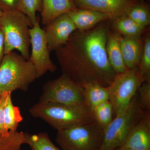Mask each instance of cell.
Listing matches in <instances>:
<instances>
[{
	"mask_svg": "<svg viewBox=\"0 0 150 150\" xmlns=\"http://www.w3.org/2000/svg\"><path fill=\"white\" fill-rule=\"evenodd\" d=\"M108 32L105 25H100L73 33L67 43L55 51L63 74L81 86L89 83L110 85L117 74L106 54Z\"/></svg>",
	"mask_w": 150,
	"mask_h": 150,
	"instance_id": "cell-1",
	"label": "cell"
},
{
	"mask_svg": "<svg viewBox=\"0 0 150 150\" xmlns=\"http://www.w3.org/2000/svg\"><path fill=\"white\" fill-rule=\"evenodd\" d=\"M29 111L33 117L42 119L58 131L95 121L91 110L85 103L38 102Z\"/></svg>",
	"mask_w": 150,
	"mask_h": 150,
	"instance_id": "cell-2",
	"label": "cell"
},
{
	"mask_svg": "<svg viewBox=\"0 0 150 150\" xmlns=\"http://www.w3.org/2000/svg\"><path fill=\"white\" fill-rule=\"evenodd\" d=\"M37 79L35 67L29 60L12 51L5 55L0 64V94L16 90L27 91Z\"/></svg>",
	"mask_w": 150,
	"mask_h": 150,
	"instance_id": "cell-3",
	"label": "cell"
},
{
	"mask_svg": "<svg viewBox=\"0 0 150 150\" xmlns=\"http://www.w3.org/2000/svg\"><path fill=\"white\" fill-rule=\"evenodd\" d=\"M32 26L29 18L21 11L3 12L0 27L4 38L5 55L16 50L25 59H29Z\"/></svg>",
	"mask_w": 150,
	"mask_h": 150,
	"instance_id": "cell-4",
	"label": "cell"
},
{
	"mask_svg": "<svg viewBox=\"0 0 150 150\" xmlns=\"http://www.w3.org/2000/svg\"><path fill=\"white\" fill-rule=\"evenodd\" d=\"M146 112L140 105L137 93L126 110L115 116L105 130L100 150H114L120 147L130 131Z\"/></svg>",
	"mask_w": 150,
	"mask_h": 150,
	"instance_id": "cell-5",
	"label": "cell"
},
{
	"mask_svg": "<svg viewBox=\"0 0 150 150\" xmlns=\"http://www.w3.org/2000/svg\"><path fill=\"white\" fill-rule=\"evenodd\" d=\"M103 135L95 121L58 131L56 141L62 150H100Z\"/></svg>",
	"mask_w": 150,
	"mask_h": 150,
	"instance_id": "cell-6",
	"label": "cell"
},
{
	"mask_svg": "<svg viewBox=\"0 0 150 150\" xmlns=\"http://www.w3.org/2000/svg\"><path fill=\"white\" fill-rule=\"evenodd\" d=\"M144 82L138 68L128 69L116 74L108 86L109 101L113 107L114 116L126 110Z\"/></svg>",
	"mask_w": 150,
	"mask_h": 150,
	"instance_id": "cell-7",
	"label": "cell"
},
{
	"mask_svg": "<svg viewBox=\"0 0 150 150\" xmlns=\"http://www.w3.org/2000/svg\"><path fill=\"white\" fill-rule=\"evenodd\" d=\"M39 102L75 104L84 103L83 88L68 76L48 81L43 87Z\"/></svg>",
	"mask_w": 150,
	"mask_h": 150,
	"instance_id": "cell-8",
	"label": "cell"
},
{
	"mask_svg": "<svg viewBox=\"0 0 150 150\" xmlns=\"http://www.w3.org/2000/svg\"><path fill=\"white\" fill-rule=\"evenodd\" d=\"M30 32L31 52L28 60L35 67L38 79L47 72L55 71L57 67L50 58L51 52L48 48L45 31L40 27L39 19L30 28Z\"/></svg>",
	"mask_w": 150,
	"mask_h": 150,
	"instance_id": "cell-9",
	"label": "cell"
},
{
	"mask_svg": "<svg viewBox=\"0 0 150 150\" xmlns=\"http://www.w3.org/2000/svg\"><path fill=\"white\" fill-rule=\"evenodd\" d=\"M76 30L67 13L56 18L46 25L44 30L50 52L56 51L67 43L71 35Z\"/></svg>",
	"mask_w": 150,
	"mask_h": 150,
	"instance_id": "cell-10",
	"label": "cell"
},
{
	"mask_svg": "<svg viewBox=\"0 0 150 150\" xmlns=\"http://www.w3.org/2000/svg\"><path fill=\"white\" fill-rule=\"evenodd\" d=\"M77 8L107 14L112 19L127 14L141 0H72Z\"/></svg>",
	"mask_w": 150,
	"mask_h": 150,
	"instance_id": "cell-11",
	"label": "cell"
},
{
	"mask_svg": "<svg viewBox=\"0 0 150 150\" xmlns=\"http://www.w3.org/2000/svg\"><path fill=\"white\" fill-rule=\"evenodd\" d=\"M119 148L150 150V112H146Z\"/></svg>",
	"mask_w": 150,
	"mask_h": 150,
	"instance_id": "cell-12",
	"label": "cell"
},
{
	"mask_svg": "<svg viewBox=\"0 0 150 150\" xmlns=\"http://www.w3.org/2000/svg\"><path fill=\"white\" fill-rule=\"evenodd\" d=\"M67 14L76 29L80 31L88 30L101 22L112 19L107 14L88 9L76 8Z\"/></svg>",
	"mask_w": 150,
	"mask_h": 150,
	"instance_id": "cell-13",
	"label": "cell"
},
{
	"mask_svg": "<svg viewBox=\"0 0 150 150\" xmlns=\"http://www.w3.org/2000/svg\"><path fill=\"white\" fill-rule=\"evenodd\" d=\"M120 45L124 64L128 69L138 68L143 52L140 38H130L120 35Z\"/></svg>",
	"mask_w": 150,
	"mask_h": 150,
	"instance_id": "cell-14",
	"label": "cell"
},
{
	"mask_svg": "<svg viewBox=\"0 0 150 150\" xmlns=\"http://www.w3.org/2000/svg\"><path fill=\"white\" fill-rule=\"evenodd\" d=\"M76 8L72 0H42V24L46 26L54 19Z\"/></svg>",
	"mask_w": 150,
	"mask_h": 150,
	"instance_id": "cell-15",
	"label": "cell"
},
{
	"mask_svg": "<svg viewBox=\"0 0 150 150\" xmlns=\"http://www.w3.org/2000/svg\"><path fill=\"white\" fill-rule=\"evenodd\" d=\"M120 34L108 31L106 41V54L108 62L116 74L125 71L128 69L123 62L120 45Z\"/></svg>",
	"mask_w": 150,
	"mask_h": 150,
	"instance_id": "cell-16",
	"label": "cell"
},
{
	"mask_svg": "<svg viewBox=\"0 0 150 150\" xmlns=\"http://www.w3.org/2000/svg\"><path fill=\"white\" fill-rule=\"evenodd\" d=\"M82 86L84 90V103L91 111L99 105L109 100L108 86L94 83L86 84Z\"/></svg>",
	"mask_w": 150,
	"mask_h": 150,
	"instance_id": "cell-17",
	"label": "cell"
},
{
	"mask_svg": "<svg viewBox=\"0 0 150 150\" xmlns=\"http://www.w3.org/2000/svg\"><path fill=\"white\" fill-rule=\"evenodd\" d=\"M113 25L117 33L124 37L140 38L144 29L142 28L127 14L113 19Z\"/></svg>",
	"mask_w": 150,
	"mask_h": 150,
	"instance_id": "cell-18",
	"label": "cell"
},
{
	"mask_svg": "<svg viewBox=\"0 0 150 150\" xmlns=\"http://www.w3.org/2000/svg\"><path fill=\"white\" fill-rule=\"evenodd\" d=\"M11 94L9 92L4 109L5 127L8 132L17 131L19 124L23 120L19 108L13 103Z\"/></svg>",
	"mask_w": 150,
	"mask_h": 150,
	"instance_id": "cell-19",
	"label": "cell"
},
{
	"mask_svg": "<svg viewBox=\"0 0 150 150\" xmlns=\"http://www.w3.org/2000/svg\"><path fill=\"white\" fill-rule=\"evenodd\" d=\"M25 144L32 150H62L53 144L46 133L30 134L24 133Z\"/></svg>",
	"mask_w": 150,
	"mask_h": 150,
	"instance_id": "cell-20",
	"label": "cell"
},
{
	"mask_svg": "<svg viewBox=\"0 0 150 150\" xmlns=\"http://www.w3.org/2000/svg\"><path fill=\"white\" fill-rule=\"evenodd\" d=\"M95 121L105 131L113 119L114 111L109 100L101 103L92 110Z\"/></svg>",
	"mask_w": 150,
	"mask_h": 150,
	"instance_id": "cell-21",
	"label": "cell"
},
{
	"mask_svg": "<svg viewBox=\"0 0 150 150\" xmlns=\"http://www.w3.org/2000/svg\"><path fill=\"white\" fill-rule=\"evenodd\" d=\"M127 15L144 29L150 24L149 8L143 0L133 7Z\"/></svg>",
	"mask_w": 150,
	"mask_h": 150,
	"instance_id": "cell-22",
	"label": "cell"
},
{
	"mask_svg": "<svg viewBox=\"0 0 150 150\" xmlns=\"http://www.w3.org/2000/svg\"><path fill=\"white\" fill-rule=\"evenodd\" d=\"M24 144L25 139L23 132L10 131L6 136L0 134V150H21Z\"/></svg>",
	"mask_w": 150,
	"mask_h": 150,
	"instance_id": "cell-23",
	"label": "cell"
},
{
	"mask_svg": "<svg viewBox=\"0 0 150 150\" xmlns=\"http://www.w3.org/2000/svg\"><path fill=\"white\" fill-rule=\"evenodd\" d=\"M138 69L144 81H150V36L149 34L145 39Z\"/></svg>",
	"mask_w": 150,
	"mask_h": 150,
	"instance_id": "cell-24",
	"label": "cell"
},
{
	"mask_svg": "<svg viewBox=\"0 0 150 150\" xmlns=\"http://www.w3.org/2000/svg\"><path fill=\"white\" fill-rule=\"evenodd\" d=\"M42 8V0H20V10L29 18L33 26L39 19L36 13H40Z\"/></svg>",
	"mask_w": 150,
	"mask_h": 150,
	"instance_id": "cell-25",
	"label": "cell"
},
{
	"mask_svg": "<svg viewBox=\"0 0 150 150\" xmlns=\"http://www.w3.org/2000/svg\"><path fill=\"white\" fill-rule=\"evenodd\" d=\"M139 102L142 109L150 112V81L144 82L138 90Z\"/></svg>",
	"mask_w": 150,
	"mask_h": 150,
	"instance_id": "cell-26",
	"label": "cell"
},
{
	"mask_svg": "<svg viewBox=\"0 0 150 150\" xmlns=\"http://www.w3.org/2000/svg\"><path fill=\"white\" fill-rule=\"evenodd\" d=\"M9 92H5L0 94V134L4 136L8 135L10 132L6 130L4 121V109Z\"/></svg>",
	"mask_w": 150,
	"mask_h": 150,
	"instance_id": "cell-27",
	"label": "cell"
},
{
	"mask_svg": "<svg viewBox=\"0 0 150 150\" xmlns=\"http://www.w3.org/2000/svg\"><path fill=\"white\" fill-rule=\"evenodd\" d=\"M20 0H0V9L3 12L20 11Z\"/></svg>",
	"mask_w": 150,
	"mask_h": 150,
	"instance_id": "cell-28",
	"label": "cell"
},
{
	"mask_svg": "<svg viewBox=\"0 0 150 150\" xmlns=\"http://www.w3.org/2000/svg\"><path fill=\"white\" fill-rule=\"evenodd\" d=\"M5 42L4 35L1 28L0 27V64L5 56Z\"/></svg>",
	"mask_w": 150,
	"mask_h": 150,
	"instance_id": "cell-29",
	"label": "cell"
},
{
	"mask_svg": "<svg viewBox=\"0 0 150 150\" xmlns=\"http://www.w3.org/2000/svg\"><path fill=\"white\" fill-rule=\"evenodd\" d=\"M116 150H136L131 149H126V148H118L115 149Z\"/></svg>",
	"mask_w": 150,
	"mask_h": 150,
	"instance_id": "cell-30",
	"label": "cell"
},
{
	"mask_svg": "<svg viewBox=\"0 0 150 150\" xmlns=\"http://www.w3.org/2000/svg\"><path fill=\"white\" fill-rule=\"evenodd\" d=\"M3 12L0 9V21H1V18L2 16Z\"/></svg>",
	"mask_w": 150,
	"mask_h": 150,
	"instance_id": "cell-31",
	"label": "cell"
},
{
	"mask_svg": "<svg viewBox=\"0 0 150 150\" xmlns=\"http://www.w3.org/2000/svg\"><path fill=\"white\" fill-rule=\"evenodd\" d=\"M116 150V149H115V150Z\"/></svg>",
	"mask_w": 150,
	"mask_h": 150,
	"instance_id": "cell-32",
	"label": "cell"
},
{
	"mask_svg": "<svg viewBox=\"0 0 150 150\" xmlns=\"http://www.w3.org/2000/svg\"><path fill=\"white\" fill-rule=\"evenodd\" d=\"M149 1H150V0H149Z\"/></svg>",
	"mask_w": 150,
	"mask_h": 150,
	"instance_id": "cell-33",
	"label": "cell"
}]
</instances>
